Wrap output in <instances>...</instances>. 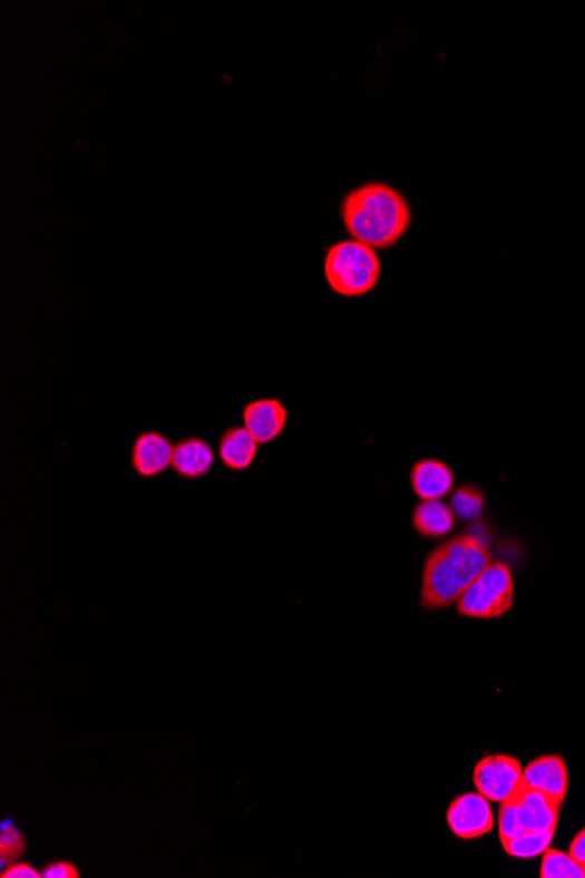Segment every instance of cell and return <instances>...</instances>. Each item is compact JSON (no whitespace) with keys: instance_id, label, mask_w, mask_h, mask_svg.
I'll return each instance as SVG.
<instances>
[{"instance_id":"cell-21","label":"cell","mask_w":585,"mask_h":878,"mask_svg":"<svg viewBox=\"0 0 585 878\" xmlns=\"http://www.w3.org/2000/svg\"><path fill=\"white\" fill-rule=\"evenodd\" d=\"M569 853L582 866V870L585 871V828L578 831L577 837L573 838L572 843H569Z\"/></svg>"},{"instance_id":"cell-11","label":"cell","mask_w":585,"mask_h":878,"mask_svg":"<svg viewBox=\"0 0 585 878\" xmlns=\"http://www.w3.org/2000/svg\"><path fill=\"white\" fill-rule=\"evenodd\" d=\"M456 477L452 468L443 461L426 460L413 465L410 472V488L421 500H442L455 488Z\"/></svg>"},{"instance_id":"cell-20","label":"cell","mask_w":585,"mask_h":878,"mask_svg":"<svg viewBox=\"0 0 585 878\" xmlns=\"http://www.w3.org/2000/svg\"><path fill=\"white\" fill-rule=\"evenodd\" d=\"M2 878H42L41 870H38L36 866L30 865L29 861H20L11 862V865L6 866L2 868V874H0Z\"/></svg>"},{"instance_id":"cell-2","label":"cell","mask_w":585,"mask_h":878,"mask_svg":"<svg viewBox=\"0 0 585 878\" xmlns=\"http://www.w3.org/2000/svg\"><path fill=\"white\" fill-rule=\"evenodd\" d=\"M491 562L489 544L479 535H459L440 544L422 568V608L440 611L458 604L462 593Z\"/></svg>"},{"instance_id":"cell-16","label":"cell","mask_w":585,"mask_h":878,"mask_svg":"<svg viewBox=\"0 0 585 878\" xmlns=\"http://www.w3.org/2000/svg\"><path fill=\"white\" fill-rule=\"evenodd\" d=\"M450 509L462 521H475L486 509V497L477 486L462 485L450 495Z\"/></svg>"},{"instance_id":"cell-13","label":"cell","mask_w":585,"mask_h":878,"mask_svg":"<svg viewBox=\"0 0 585 878\" xmlns=\"http://www.w3.org/2000/svg\"><path fill=\"white\" fill-rule=\"evenodd\" d=\"M259 446L260 443L251 436L246 427H232L223 433L220 446H217V455L228 470L244 472L247 468L253 467L256 455H259Z\"/></svg>"},{"instance_id":"cell-9","label":"cell","mask_w":585,"mask_h":878,"mask_svg":"<svg viewBox=\"0 0 585 878\" xmlns=\"http://www.w3.org/2000/svg\"><path fill=\"white\" fill-rule=\"evenodd\" d=\"M174 446L158 431H144L131 448V467L140 477L152 479L173 467Z\"/></svg>"},{"instance_id":"cell-15","label":"cell","mask_w":585,"mask_h":878,"mask_svg":"<svg viewBox=\"0 0 585 878\" xmlns=\"http://www.w3.org/2000/svg\"><path fill=\"white\" fill-rule=\"evenodd\" d=\"M556 831H524L510 840L501 841L505 852L516 859H533L544 856L553 843Z\"/></svg>"},{"instance_id":"cell-1","label":"cell","mask_w":585,"mask_h":878,"mask_svg":"<svg viewBox=\"0 0 585 878\" xmlns=\"http://www.w3.org/2000/svg\"><path fill=\"white\" fill-rule=\"evenodd\" d=\"M345 231L373 250L394 246L409 231L412 209L397 188L382 182L357 186L340 206Z\"/></svg>"},{"instance_id":"cell-8","label":"cell","mask_w":585,"mask_h":878,"mask_svg":"<svg viewBox=\"0 0 585 878\" xmlns=\"http://www.w3.org/2000/svg\"><path fill=\"white\" fill-rule=\"evenodd\" d=\"M244 427L259 443H271L287 425V409L277 399H260L244 407Z\"/></svg>"},{"instance_id":"cell-6","label":"cell","mask_w":585,"mask_h":878,"mask_svg":"<svg viewBox=\"0 0 585 878\" xmlns=\"http://www.w3.org/2000/svg\"><path fill=\"white\" fill-rule=\"evenodd\" d=\"M523 770L520 761L511 755H486L475 767L474 784L487 800L504 803L523 784Z\"/></svg>"},{"instance_id":"cell-3","label":"cell","mask_w":585,"mask_h":878,"mask_svg":"<svg viewBox=\"0 0 585 878\" xmlns=\"http://www.w3.org/2000/svg\"><path fill=\"white\" fill-rule=\"evenodd\" d=\"M324 277L340 296H363L372 292L381 277V260L367 244L349 238L328 247Z\"/></svg>"},{"instance_id":"cell-17","label":"cell","mask_w":585,"mask_h":878,"mask_svg":"<svg viewBox=\"0 0 585 878\" xmlns=\"http://www.w3.org/2000/svg\"><path fill=\"white\" fill-rule=\"evenodd\" d=\"M27 838L13 819H4L0 825V866L11 865L26 858Z\"/></svg>"},{"instance_id":"cell-7","label":"cell","mask_w":585,"mask_h":878,"mask_svg":"<svg viewBox=\"0 0 585 878\" xmlns=\"http://www.w3.org/2000/svg\"><path fill=\"white\" fill-rule=\"evenodd\" d=\"M491 801L479 791L467 792L456 798L447 810V825L450 831L461 840H475L486 837L495 828V813Z\"/></svg>"},{"instance_id":"cell-19","label":"cell","mask_w":585,"mask_h":878,"mask_svg":"<svg viewBox=\"0 0 585 878\" xmlns=\"http://www.w3.org/2000/svg\"><path fill=\"white\" fill-rule=\"evenodd\" d=\"M42 878H79L81 871L75 862L69 859H55L48 862L41 870Z\"/></svg>"},{"instance_id":"cell-5","label":"cell","mask_w":585,"mask_h":878,"mask_svg":"<svg viewBox=\"0 0 585 878\" xmlns=\"http://www.w3.org/2000/svg\"><path fill=\"white\" fill-rule=\"evenodd\" d=\"M514 598L516 584L510 567L501 562H491L462 593L458 614L471 620H498L510 612Z\"/></svg>"},{"instance_id":"cell-10","label":"cell","mask_w":585,"mask_h":878,"mask_svg":"<svg viewBox=\"0 0 585 878\" xmlns=\"http://www.w3.org/2000/svg\"><path fill=\"white\" fill-rule=\"evenodd\" d=\"M523 782L547 797L565 801L568 794V767L560 755H542L524 767Z\"/></svg>"},{"instance_id":"cell-18","label":"cell","mask_w":585,"mask_h":878,"mask_svg":"<svg viewBox=\"0 0 585 878\" xmlns=\"http://www.w3.org/2000/svg\"><path fill=\"white\" fill-rule=\"evenodd\" d=\"M542 878H585L582 866L573 859L572 853L550 849L544 852L540 866Z\"/></svg>"},{"instance_id":"cell-12","label":"cell","mask_w":585,"mask_h":878,"mask_svg":"<svg viewBox=\"0 0 585 878\" xmlns=\"http://www.w3.org/2000/svg\"><path fill=\"white\" fill-rule=\"evenodd\" d=\"M214 461V449L201 437H188L174 446V472L183 479H202L211 472Z\"/></svg>"},{"instance_id":"cell-4","label":"cell","mask_w":585,"mask_h":878,"mask_svg":"<svg viewBox=\"0 0 585 878\" xmlns=\"http://www.w3.org/2000/svg\"><path fill=\"white\" fill-rule=\"evenodd\" d=\"M563 801L520 784L514 794L499 803V841L510 840L524 831H556Z\"/></svg>"},{"instance_id":"cell-14","label":"cell","mask_w":585,"mask_h":878,"mask_svg":"<svg viewBox=\"0 0 585 878\" xmlns=\"http://www.w3.org/2000/svg\"><path fill=\"white\" fill-rule=\"evenodd\" d=\"M412 526L421 537L443 538L455 530L456 516L442 500H421L413 507Z\"/></svg>"}]
</instances>
